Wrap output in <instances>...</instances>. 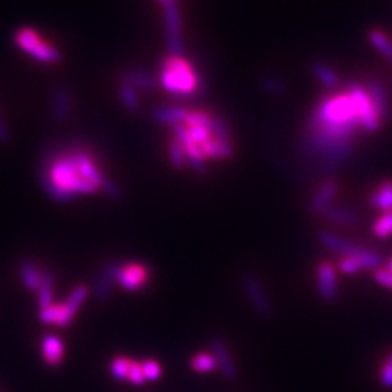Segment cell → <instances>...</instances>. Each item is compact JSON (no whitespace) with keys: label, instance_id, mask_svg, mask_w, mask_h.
Wrapping results in <instances>:
<instances>
[{"label":"cell","instance_id":"cell-1","mask_svg":"<svg viewBox=\"0 0 392 392\" xmlns=\"http://www.w3.org/2000/svg\"><path fill=\"white\" fill-rule=\"evenodd\" d=\"M41 183L54 200L67 203L82 195L104 192L111 199H121V187L99 167L96 158L82 145L51 153L42 165Z\"/></svg>","mask_w":392,"mask_h":392},{"label":"cell","instance_id":"cell-2","mask_svg":"<svg viewBox=\"0 0 392 392\" xmlns=\"http://www.w3.org/2000/svg\"><path fill=\"white\" fill-rule=\"evenodd\" d=\"M362 128L356 105L347 92L324 96L305 127L304 151L340 166L352 156L353 137Z\"/></svg>","mask_w":392,"mask_h":392},{"label":"cell","instance_id":"cell-3","mask_svg":"<svg viewBox=\"0 0 392 392\" xmlns=\"http://www.w3.org/2000/svg\"><path fill=\"white\" fill-rule=\"evenodd\" d=\"M160 82L165 89L174 96H189L198 91L199 77L191 64L182 57H167L160 70Z\"/></svg>","mask_w":392,"mask_h":392},{"label":"cell","instance_id":"cell-4","mask_svg":"<svg viewBox=\"0 0 392 392\" xmlns=\"http://www.w3.org/2000/svg\"><path fill=\"white\" fill-rule=\"evenodd\" d=\"M13 39L22 53L41 64H58L62 62V51L44 38L37 29L28 26L19 28L13 34Z\"/></svg>","mask_w":392,"mask_h":392},{"label":"cell","instance_id":"cell-5","mask_svg":"<svg viewBox=\"0 0 392 392\" xmlns=\"http://www.w3.org/2000/svg\"><path fill=\"white\" fill-rule=\"evenodd\" d=\"M87 297H89V288L86 285L75 286L64 302L51 304L50 307L39 310V321L48 326L67 327L82 308V305L84 304Z\"/></svg>","mask_w":392,"mask_h":392},{"label":"cell","instance_id":"cell-6","mask_svg":"<svg viewBox=\"0 0 392 392\" xmlns=\"http://www.w3.org/2000/svg\"><path fill=\"white\" fill-rule=\"evenodd\" d=\"M346 92L352 96L355 102L362 128L366 129L368 133H376V131L381 128L382 120L377 116V113L373 109L366 87H363L355 82H351L347 84Z\"/></svg>","mask_w":392,"mask_h":392},{"label":"cell","instance_id":"cell-7","mask_svg":"<svg viewBox=\"0 0 392 392\" xmlns=\"http://www.w3.org/2000/svg\"><path fill=\"white\" fill-rule=\"evenodd\" d=\"M241 283L247 295V299H249L252 308L256 311V314L263 318H270L273 314V305L257 276L249 272L243 273Z\"/></svg>","mask_w":392,"mask_h":392},{"label":"cell","instance_id":"cell-8","mask_svg":"<svg viewBox=\"0 0 392 392\" xmlns=\"http://www.w3.org/2000/svg\"><path fill=\"white\" fill-rule=\"evenodd\" d=\"M115 281L125 290H140L149 281V270L141 263H121L118 261L115 272Z\"/></svg>","mask_w":392,"mask_h":392},{"label":"cell","instance_id":"cell-9","mask_svg":"<svg viewBox=\"0 0 392 392\" xmlns=\"http://www.w3.org/2000/svg\"><path fill=\"white\" fill-rule=\"evenodd\" d=\"M382 263L384 259L380 253L365 249L357 256L344 257L339 263V269L344 274H356L360 270H377Z\"/></svg>","mask_w":392,"mask_h":392},{"label":"cell","instance_id":"cell-10","mask_svg":"<svg viewBox=\"0 0 392 392\" xmlns=\"http://www.w3.org/2000/svg\"><path fill=\"white\" fill-rule=\"evenodd\" d=\"M317 282L318 292L326 302H333L337 299L339 285H337V272L328 261H321L317 268Z\"/></svg>","mask_w":392,"mask_h":392},{"label":"cell","instance_id":"cell-11","mask_svg":"<svg viewBox=\"0 0 392 392\" xmlns=\"http://www.w3.org/2000/svg\"><path fill=\"white\" fill-rule=\"evenodd\" d=\"M209 348H211V355L214 356L218 369L221 371L223 376L228 381H232L237 377V369H236V363L232 360V356L230 353V348L227 347V344L221 340V339H211L209 340Z\"/></svg>","mask_w":392,"mask_h":392},{"label":"cell","instance_id":"cell-12","mask_svg":"<svg viewBox=\"0 0 392 392\" xmlns=\"http://www.w3.org/2000/svg\"><path fill=\"white\" fill-rule=\"evenodd\" d=\"M318 241L321 243V245H324L326 249H328L334 253L343 254L344 257L357 256L363 250H365V247L347 241V240H344V239H342L336 234H333V232H330V231H319L318 232Z\"/></svg>","mask_w":392,"mask_h":392},{"label":"cell","instance_id":"cell-13","mask_svg":"<svg viewBox=\"0 0 392 392\" xmlns=\"http://www.w3.org/2000/svg\"><path fill=\"white\" fill-rule=\"evenodd\" d=\"M73 111V96L68 87L57 84L51 95V112L54 120L58 122H66Z\"/></svg>","mask_w":392,"mask_h":392},{"label":"cell","instance_id":"cell-14","mask_svg":"<svg viewBox=\"0 0 392 392\" xmlns=\"http://www.w3.org/2000/svg\"><path fill=\"white\" fill-rule=\"evenodd\" d=\"M209 131H211V138L220 145L223 160H231L232 156H234V149H232L231 144L228 122L223 118V116H212Z\"/></svg>","mask_w":392,"mask_h":392},{"label":"cell","instance_id":"cell-15","mask_svg":"<svg viewBox=\"0 0 392 392\" xmlns=\"http://www.w3.org/2000/svg\"><path fill=\"white\" fill-rule=\"evenodd\" d=\"M339 186L336 182L327 180L317 189L315 195L308 202V211L312 215H323V212L331 207L333 199L336 198Z\"/></svg>","mask_w":392,"mask_h":392},{"label":"cell","instance_id":"cell-16","mask_svg":"<svg viewBox=\"0 0 392 392\" xmlns=\"http://www.w3.org/2000/svg\"><path fill=\"white\" fill-rule=\"evenodd\" d=\"M116 266H118V261H109V263H106L97 273L93 285V294L97 299H105L111 295L113 285L116 283L115 281Z\"/></svg>","mask_w":392,"mask_h":392},{"label":"cell","instance_id":"cell-17","mask_svg":"<svg viewBox=\"0 0 392 392\" xmlns=\"http://www.w3.org/2000/svg\"><path fill=\"white\" fill-rule=\"evenodd\" d=\"M42 359L50 366L60 365L64 357V343L63 340L55 336V334H47L42 337L41 342Z\"/></svg>","mask_w":392,"mask_h":392},{"label":"cell","instance_id":"cell-18","mask_svg":"<svg viewBox=\"0 0 392 392\" xmlns=\"http://www.w3.org/2000/svg\"><path fill=\"white\" fill-rule=\"evenodd\" d=\"M121 82L122 84H128L136 91H145V92L153 91L157 84L156 79L149 71H144L140 68L125 70L121 75Z\"/></svg>","mask_w":392,"mask_h":392},{"label":"cell","instance_id":"cell-19","mask_svg":"<svg viewBox=\"0 0 392 392\" xmlns=\"http://www.w3.org/2000/svg\"><path fill=\"white\" fill-rule=\"evenodd\" d=\"M54 288H55V274L53 270H42L41 282L37 289V305L38 308H47L54 304Z\"/></svg>","mask_w":392,"mask_h":392},{"label":"cell","instance_id":"cell-20","mask_svg":"<svg viewBox=\"0 0 392 392\" xmlns=\"http://www.w3.org/2000/svg\"><path fill=\"white\" fill-rule=\"evenodd\" d=\"M189 111H186L182 106H158L153 111L151 116L157 124L163 125H178L183 124Z\"/></svg>","mask_w":392,"mask_h":392},{"label":"cell","instance_id":"cell-21","mask_svg":"<svg viewBox=\"0 0 392 392\" xmlns=\"http://www.w3.org/2000/svg\"><path fill=\"white\" fill-rule=\"evenodd\" d=\"M366 91H368V95L371 97L375 112L377 113V116H380L381 120H385L386 115H388V111H389L388 96H386V92H385V87L377 80H371L368 83Z\"/></svg>","mask_w":392,"mask_h":392},{"label":"cell","instance_id":"cell-22","mask_svg":"<svg viewBox=\"0 0 392 392\" xmlns=\"http://www.w3.org/2000/svg\"><path fill=\"white\" fill-rule=\"evenodd\" d=\"M19 273L25 288L35 292L39 286L42 274V270L38 268L35 261L31 259H24L19 265Z\"/></svg>","mask_w":392,"mask_h":392},{"label":"cell","instance_id":"cell-23","mask_svg":"<svg viewBox=\"0 0 392 392\" xmlns=\"http://www.w3.org/2000/svg\"><path fill=\"white\" fill-rule=\"evenodd\" d=\"M185 154H186V162L192 166L194 171L198 174L207 173V157L203 154L200 145L195 144L194 141L186 142L182 145Z\"/></svg>","mask_w":392,"mask_h":392},{"label":"cell","instance_id":"cell-24","mask_svg":"<svg viewBox=\"0 0 392 392\" xmlns=\"http://www.w3.org/2000/svg\"><path fill=\"white\" fill-rule=\"evenodd\" d=\"M163 8H165L166 35H182L180 10L176 0H171V2L166 3Z\"/></svg>","mask_w":392,"mask_h":392},{"label":"cell","instance_id":"cell-25","mask_svg":"<svg viewBox=\"0 0 392 392\" xmlns=\"http://www.w3.org/2000/svg\"><path fill=\"white\" fill-rule=\"evenodd\" d=\"M323 215L327 218L328 221L339 224V225H344V227H353L357 224V215L352 211L347 209L343 207H328Z\"/></svg>","mask_w":392,"mask_h":392},{"label":"cell","instance_id":"cell-26","mask_svg":"<svg viewBox=\"0 0 392 392\" xmlns=\"http://www.w3.org/2000/svg\"><path fill=\"white\" fill-rule=\"evenodd\" d=\"M311 68H312V75L315 76V79L324 87H327V89H336V87H339L340 84L339 76L327 64L321 62H315L312 63Z\"/></svg>","mask_w":392,"mask_h":392},{"label":"cell","instance_id":"cell-27","mask_svg":"<svg viewBox=\"0 0 392 392\" xmlns=\"http://www.w3.org/2000/svg\"><path fill=\"white\" fill-rule=\"evenodd\" d=\"M371 203L382 212H392V180L384 182L371 198Z\"/></svg>","mask_w":392,"mask_h":392},{"label":"cell","instance_id":"cell-28","mask_svg":"<svg viewBox=\"0 0 392 392\" xmlns=\"http://www.w3.org/2000/svg\"><path fill=\"white\" fill-rule=\"evenodd\" d=\"M118 96H120V102L122 104V106L129 111V112H137L141 108V102L138 99V93L133 87L128 84H122L118 91Z\"/></svg>","mask_w":392,"mask_h":392},{"label":"cell","instance_id":"cell-29","mask_svg":"<svg viewBox=\"0 0 392 392\" xmlns=\"http://www.w3.org/2000/svg\"><path fill=\"white\" fill-rule=\"evenodd\" d=\"M369 41L377 51L392 62V41L382 31L372 29L369 32Z\"/></svg>","mask_w":392,"mask_h":392},{"label":"cell","instance_id":"cell-30","mask_svg":"<svg viewBox=\"0 0 392 392\" xmlns=\"http://www.w3.org/2000/svg\"><path fill=\"white\" fill-rule=\"evenodd\" d=\"M131 363H133V359L125 357V356H116L112 359L109 369L115 380H118V381L128 380V372L131 368Z\"/></svg>","mask_w":392,"mask_h":392},{"label":"cell","instance_id":"cell-31","mask_svg":"<svg viewBox=\"0 0 392 392\" xmlns=\"http://www.w3.org/2000/svg\"><path fill=\"white\" fill-rule=\"evenodd\" d=\"M191 366L198 373H208L215 371L216 362L211 353H198L191 359Z\"/></svg>","mask_w":392,"mask_h":392},{"label":"cell","instance_id":"cell-32","mask_svg":"<svg viewBox=\"0 0 392 392\" xmlns=\"http://www.w3.org/2000/svg\"><path fill=\"white\" fill-rule=\"evenodd\" d=\"M260 87L272 96H283L288 92L286 84L282 80L272 77V76L261 77L260 79Z\"/></svg>","mask_w":392,"mask_h":392},{"label":"cell","instance_id":"cell-33","mask_svg":"<svg viewBox=\"0 0 392 392\" xmlns=\"http://www.w3.org/2000/svg\"><path fill=\"white\" fill-rule=\"evenodd\" d=\"M169 158H170V163L171 166L176 169V170H182L186 166V154L185 150L182 147V144L176 140L170 141L169 144Z\"/></svg>","mask_w":392,"mask_h":392},{"label":"cell","instance_id":"cell-34","mask_svg":"<svg viewBox=\"0 0 392 392\" xmlns=\"http://www.w3.org/2000/svg\"><path fill=\"white\" fill-rule=\"evenodd\" d=\"M373 234L377 239H388L392 236V212H384L373 225Z\"/></svg>","mask_w":392,"mask_h":392},{"label":"cell","instance_id":"cell-35","mask_svg":"<svg viewBox=\"0 0 392 392\" xmlns=\"http://www.w3.org/2000/svg\"><path fill=\"white\" fill-rule=\"evenodd\" d=\"M211 121H212V115H209L208 112L195 111V112H189L187 113L183 124L187 128H194V127H207V128H209Z\"/></svg>","mask_w":392,"mask_h":392},{"label":"cell","instance_id":"cell-36","mask_svg":"<svg viewBox=\"0 0 392 392\" xmlns=\"http://www.w3.org/2000/svg\"><path fill=\"white\" fill-rule=\"evenodd\" d=\"M141 368H142L145 381H157L163 373V369L162 366H160V363L153 359H147V360L141 362Z\"/></svg>","mask_w":392,"mask_h":392},{"label":"cell","instance_id":"cell-37","mask_svg":"<svg viewBox=\"0 0 392 392\" xmlns=\"http://www.w3.org/2000/svg\"><path fill=\"white\" fill-rule=\"evenodd\" d=\"M380 381L385 389H392V352L384 360V365L380 373Z\"/></svg>","mask_w":392,"mask_h":392},{"label":"cell","instance_id":"cell-38","mask_svg":"<svg viewBox=\"0 0 392 392\" xmlns=\"http://www.w3.org/2000/svg\"><path fill=\"white\" fill-rule=\"evenodd\" d=\"M187 131L192 141L198 145H202L203 142H207L211 138V131L207 127H194V128H187Z\"/></svg>","mask_w":392,"mask_h":392},{"label":"cell","instance_id":"cell-39","mask_svg":"<svg viewBox=\"0 0 392 392\" xmlns=\"http://www.w3.org/2000/svg\"><path fill=\"white\" fill-rule=\"evenodd\" d=\"M127 381H129L133 385H144L145 377H144L142 368H141L140 362L133 360V363H131V368H129V372H128V380Z\"/></svg>","mask_w":392,"mask_h":392},{"label":"cell","instance_id":"cell-40","mask_svg":"<svg viewBox=\"0 0 392 392\" xmlns=\"http://www.w3.org/2000/svg\"><path fill=\"white\" fill-rule=\"evenodd\" d=\"M200 149H202V151H203V154H205L207 158L223 160V153H221L220 145H218L216 141H214L212 138H209L207 142H203L200 145Z\"/></svg>","mask_w":392,"mask_h":392},{"label":"cell","instance_id":"cell-41","mask_svg":"<svg viewBox=\"0 0 392 392\" xmlns=\"http://www.w3.org/2000/svg\"><path fill=\"white\" fill-rule=\"evenodd\" d=\"M373 278L375 281L380 283L381 286L384 288H388V289H392V272H389L388 269L386 270H382V269H377L373 274Z\"/></svg>","mask_w":392,"mask_h":392},{"label":"cell","instance_id":"cell-42","mask_svg":"<svg viewBox=\"0 0 392 392\" xmlns=\"http://www.w3.org/2000/svg\"><path fill=\"white\" fill-rule=\"evenodd\" d=\"M9 141H10V131H9V128H8V125L3 120L2 113H0V144L5 145Z\"/></svg>","mask_w":392,"mask_h":392},{"label":"cell","instance_id":"cell-43","mask_svg":"<svg viewBox=\"0 0 392 392\" xmlns=\"http://www.w3.org/2000/svg\"><path fill=\"white\" fill-rule=\"evenodd\" d=\"M158 2H160V3H162V5L165 6L166 3H169V2H171V0H158Z\"/></svg>","mask_w":392,"mask_h":392},{"label":"cell","instance_id":"cell-44","mask_svg":"<svg viewBox=\"0 0 392 392\" xmlns=\"http://www.w3.org/2000/svg\"><path fill=\"white\" fill-rule=\"evenodd\" d=\"M388 270H389V272H392V259L389 260V263H388Z\"/></svg>","mask_w":392,"mask_h":392}]
</instances>
